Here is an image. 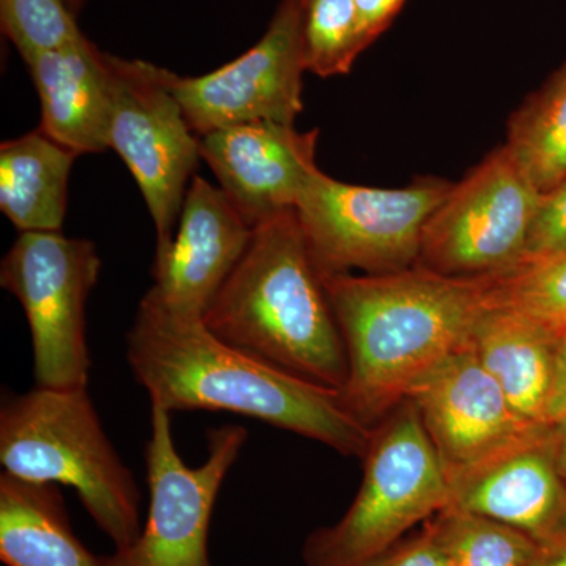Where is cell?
Instances as JSON below:
<instances>
[{"instance_id": "1", "label": "cell", "mask_w": 566, "mask_h": 566, "mask_svg": "<svg viewBox=\"0 0 566 566\" xmlns=\"http://www.w3.org/2000/svg\"><path fill=\"white\" fill-rule=\"evenodd\" d=\"M126 359L151 406L226 411L364 458L371 428L346 408L340 390L307 381L227 344L202 318L164 311L142 297L126 334Z\"/></svg>"}, {"instance_id": "2", "label": "cell", "mask_w": 566, "mask_h": 566, "mask_svg": "<svg viewBox=\"0 0 566 566\" xmlns=\"http://www.w3.org/2000/svg\"><path fill=\"white\" fill-rule=\"evenodd\" d=\"M322 279L348 360L342 400L368 428L471 342L486 308V275L450 277L416 264L397 273Z\"/></svg>"}, {"instance_id": "3", "label": "cell", "mask_w": 566, "mask_h": 566, "mask_svg": "<svg viewBox=\"0 0 566 566\" xmlns=\"http://www.w3.org/2000/svg\"><path fill=\"white\" fill-rule=\"evenodd\" d=\"M202 319L227 344L307 381L344 389V338L294 210L253 227L243 259Z\"/></svg>"}, {"instance_id": "4", "label": "cell", "mask_w": 566, "mask_h": 566, "mask_svg": "<svg viewBox=\"0 0 566 566\" xmlns=\"http://www.w3.org/2000/svg\"><path fill=\"white\" fill-rule=\"evenodd\" d=\"M3 472L41 485L73 488L96 526L125 551L140 536L142 495L85 389L33 387L0 406Z\"/></svg>"}, {"instance_id": "5", "label": "cell", "mask_w": 566, "mask_h": 566, "mask_svg": "<svg viewBox=\"0 0 566 566\" xmlns=\"http://www.w3.org/2000/svg\"><path fill=\"white\" fill-rule=\"evenodd\" d=\"M364 479L344 516L305 539L304 566H354L449 506L446 469L411 400L371 428Z\"/></svg>"}, {"instance_id": "6", "label": "cell", "mask_w": 566, "mask_h": 566, "mask_svg": "<svg viewBox=\"0 0 566 566\" xmlns=\"http://www.w3.org/2000/svg\"><path fill=\"white\" fill-rule=\"evenodd\" d=\"M452 186L424 177L405 188H368L318 169L294 211L319 273H397L419 262L424 226Z\"/></svg>"}, {"instance_id": "7", "label": "cell", "mask_w": 566, "mask_h": 566, "mask_svg": "<svg viewBox=\"0 0 566 566\" xmlns=\"http://www.w3.org/2000/svg\"><path fill=\"white\" fill-rule=\"evenodd\" d=\"M99 273L95 243L61 232L21 233L3 256L0 285L20 301L28 318L36 386H88L85 307Z\"/></svg>"}, {"instance_id": "8", "label": "cell", "mask_w": 566, "mask_h": 566, "mask_svg": "<svg viewBox=\"0 0 566 566\" xmlns=\"http://www.w3.org/2000/svg\"><path fill=\"white\" fill-rule=\"evenodd\" d=\"M111 84L109 150L128 166L156 229V253L172 243L188 182L202 159L170 87L172 71L106 52Z\"/></svg>"}, {"instance_id": "9", "label": "cell", "mask_w": 566, "mask_h": 566, "mask_svg": "<svg viewBox=\"0 0 566 566\" xmlns=\"http://www.w3.org/2000/svg\"><path fill=\"white\" fill-rule=\"evenodd\" d=\"M543 196L501 145L453 182L424 226L417 264L450 277L516 266Z\"/></svg>"}, {"instance_id": "10", "label": "cell", "mask_w": 566, "mask_h": 566, "mask_svg": "<svg viewBox=\"0 0 566 566\" xmlns=\"http://www.w3.org/2000/svg\"><path fill=\"white\" fill-rule=\"evenodd\" d=\"M248 438L241 424L211 428L207 460L191 468L175 446L172 412L151 406V434L145 447L150 493L147 520L133 546L109 556L111 565L211 566L212 510Z\"/></svg>"}, {"instance_id": "11", "label": "cell", "mask_w": 566, "mask_h": 566, "mask_svg": "<svg viewBox=\"0 0 566 566\" xmlns=\"http://www.w3.org/2000/svg\"><path fill=\"white\" fill-rule=\"evenodd\" d=\"M303 0H281L259 43L197 77L172 73L170 87L197 136L271 122L294 125L304 109Z\"/></svg>"}, {"instance_id": "12", "label": "cell", "mask_w": 566, "mask_h": 566, "mask_svg": "<svg viewBox=\"0 0 566 566\" xmlns=\"http://www.w3.org/2000/svg\"><path fill=\"white\" fill-rule=\"evenodd\" d=\"M408 400L416 405L446 474L493 457L546 427L517 415L471 342L428 371Z\"/></svg>"}, {"instance_id": "13", "label": "cell", "mask_w": 566, "mask_h": 566, "mask_svg": "<svg viewBox=\"0 0 566 566\" xmlns=\"http://www.w3.org/2000/svg\"><path fill=\"white\" fill-rule=\"evenodd\" d=\"M447 509L497 521L539 546L566 536V480L557 458L556 428L535 433L479 463L447 474Z\"/></svg>"}, {"instance_id": "14", "label": "cell", "mask_w": 566, "mask_h": 566, "mask_svg": "<svg viewBox=\"0 0 566 566\" xmlns=\"http://www.w3.org/2000/svg\"><path fill=\"white\" fill-rule=\"evenodd\" d=\"M253 227L221 188L193 177L169 248L155 253L145 296L164 311L203 318L223 282L243 259Z\"/></svg>"}, {"instance_id": "15", "label": "cell", "mask_w": 566, "mask_h": 566, "mask_svg": "<svg viewBox=\"0 0 566 566\" xmlns=\"http://www.w3.org/2000/svg\"><path fill=\"white\" fill-rule=\"evenodd\" d=\"M318 129L256 122L216 129L200 137L202 159L245 221L255 227L296 210L305 185L318 170Z\"/></svg>"}, {"instance_id": "16", "label": "cell", "mask_w": 566, "mask_h": 566, "mask_svg": "<svg viewBox=\"0 0 566 566\" xmlns=\"http://www.w3.org/2000/svg\"><path fill=\"white\" fill-rule=\"evenodd\" d=\"M24 62L40 96L41 132L77 155L109 150L106 52L85 36Z\"/></svg>"}, {"instance_id": "17", "label": "cell", "mask_w": 566, "mask_h": 566, "mask_svg": "<svg viewBox=\"0 0 566 566\" xmlns=\"http://www.w3.org/2000/svg\"><path fill=\"white\" fill-rule=\"evenodd\" d=\"M531 316L512 308H485L471 334V346L513 409L546 423L558 338Z\"/></svg>"}, {"instance_id": "18", "label": "cell", "mask_w": 566, "mask_h": 566, "mask_svg": "<svg viewBox=\"0 0 566 566\" xmlns=\"http://www.w3.org/2000/svg\"><path fill=\"white\" fill-rule=\"evenodd\" d=\"M0 560L6 566H112L74 534L55 485L0 475Z\"/></svg>"}, {"instance_id": "19", "label": "cell", "mask_w": 566, "mask_h": 566, "mask_svg": "<svg viewBox=\"0 0 566 566\" xmlns=\"http://www.w3.org/2000/svg\"><path fill=\"white\" fill-rule=\"evenodd\" d=\"M77 156L40 128L0 145V210L21 233L61 232Z\"/></svg>"}, {"instance_id": "20", "label": "cell", "mask_w": 566, "mask_h": 566, "mask_svg": "<svg viewBox=\"0 0 566 566\" xmlns=\"http://www.w3.org/2000/svg\"><path fill=\"white\" fill-rule=\"evenodd\" d=\"M506 147L542 193L566 177V62L509 122Z\"/></svg>"}, {"instance_id": "21", "label": "cell", "mask_w": 566, "mask_h": 566, "mask_svg": "<svg viewBox=\"0 0 566 566\" xmlns=\"http://www.w3.org/2000/svg\"><path fill=\"white\" fill-rule=\"evenodd\" d=\"M428 521L446 566H532L539 551L523 532L461 510L446 509Z\"/></svg>"}, {"instance_id": "22", "label": "cell", "mask_w": 566, "mask_h": 566, "mask_svg": "<svg viewBox=\"0 0 566 566\" xmlns=\"http://www.w3.org/2000/svg\"><path fill=\"white\" fill-rule=\"evenodd\" d=\"M486 308H512L566 333V251L486 275Z\"/></svg>"}, {"instance_id": "23", "label": "cell", "mask_w": 566, "mask_h": 566, "mask_svg": "<svg viewBox=\"0 0 566 566\" xmlns=\"http://www.w3.org/2000/svg\"><path fill=\"white\" fill-rule=\"evenodd\" d=\"M305 66L318 77L344 76L363 51L356 0H303Z\"/></svg>"}, {"instance_id": "24", "label": "cell", "mask_w": 566, "mask_h": 566, "mask_svg": "<svg viewBox=\"0 0 566 566\" xmlns=\"http://www.w3.org/2000/svg\"><path fill=\"white\" fill-rule=\"evenodd\" d=\"M0 24L22 59L85 39L65 0H0Z\"/></svg>"}, {"instance_id": "25", "label": "cell", "mask_w": 566, "mask_h": 566, "mask_svg": "<svg viewBox=\"0 0 566 566\" xmlns=\"http://www.w3.org/2000/svg\"><path fill=\"white\" fill-rule=\"evenodd\" d=\"M564 251H566V177L553 191L543 196L520 263L535 262Z\"/></svg>"}, {"instance_id": "26", "label": "cell", "mask_w": 566, "mask_h": 566, "mask_svg": "<svg viewBox=\"0 0 566 566\" xmlns=\"http://www.w3.org/2000/svg\"><path fill=\"white\" fill-rule=\"evenodd\" d=\"M354 566H446L444 554L430 521L389 549Z\"/></svg>"}, {"instance_id": "27", "label": "cell", "mask_w": 566, "mask_h": 566, "mask_svg": "<svg viewBox=\"0 0 566 566\" xmlns=\"http://www.w3.org/2000/svg\"><path fill=\"white\" fill-rule=\"evenodd\" d=\"M406 0H356L360 51L367 50L390 28Z\"/></svg>"}, {"instance_id": "28", "label": "cell", "mask_w": 566, "mask_h": 566, "mask_svg": "<svg viewBox=\"0 0 566 566\" xmlns=\"http://www.w3.org/2000/svg\"><path fill=\"white\" fill-rule=\"evenodd\" d=\"M546 423L549 427L566 424V333L558 338L553 385L546 408Z\"/></svg>"}, {"instance_id": "29", "label": "cell", "mask_w": 566, "mask_h": 566, "mask_svg": "<svg viewBox=\"0 0 566 566\" xmlns=\"http://www.w3.org/2000/svg\"><path fill=\"white\" fill-rule=\"evenodd\" d=\"M532 566H566V536L551 545L539 546Z\"/></svg>"}, {"instance_id": "30", "label": "cell", "mask_w": 566, "mask_h": 566, "mask_svg": "<svg viewBox=\"0 0 566 566\" xmlns=\"http://www.w3.org/2000/svg\"><path fill=\"white\" fill-rule=\"evenodd\" d=\"M557 431V458L562 474L566 480V424L565 427H554Z\"/></svg>"}, {"instance_id": "31", "label": "cell", "mask_w": 566, "mask_h": 566, "mask_svg": "<svg viewBox=\"0 0 566 566\" xmlns=\"http://www.w3.org/2000/svg\"><path fill=\"white\" fill-rule=\"evenodd\" d=\"M88 2H91V0H65L66 7H69L74 17H77Z\"/></svg>"}]
</instances>
